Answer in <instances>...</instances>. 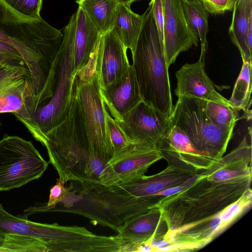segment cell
<instances>
[{
	"mask_svg": "<svg viewBox=\"0 0 252 252\" xmlns=\"http://www.w3.org/2000/svg\"><path fill=\"white\" fill-rule=\"evenodd\" d=\"M39 142L46 148L50 162L64 183L112 185L111 168L90 142L74 92L67 116L44 133Z\"/></svg>",
	"mask_w": 252,
	"mask_h": 252,
	"instance_id": "cell-1",
	"label": "cell"
},
{
	"mask_svg": "<svg viewBox=\"0 0 252 252\" xmlns=\"http://www.w3.org/2000/svg\"><path fill=\"white\" fill-rule=\"evenodd\" d=\"M69 182L64 197L48 212L79 215L117 232L131 219L158 203L155 197H136L115 187Z\"/></svg>",
	"mask_w": 252,
	"mask_h": 252,
	"instance_id": "cell-2",
	"label": "cell"
},
{
	"mask_svg": "<svg viewBox=\"0 0 252 252\" xmlns=\"http://www.w3.org/2000/svg\"><path fill=\"white\" fill-rule=\"evenodd\" d=\"M252 175L225 181L208 177L204 171L183 190L157 206L163 211L169 231L210 218L241 198L251 189Z\"/></svg>",
	"mask_w": 252,
	"mask_h": 252,
	"instance_id": "cell-3",
	"label": "cell"
},
{
	"mask_svg": "<svg viewBox=\"0 0 252 252\" xmlns=\"http://www.w3.org/2000/svg\"><path fill=\"white\" fill-rule=\"evenodd\" d=\"M133 64L142 100L170 116L173 108L168 67L152 6L145 11Z\"/></svg>",
	"mask_w": 252,
	"mask_h": 252,
	"instance_id": "cell-4",
	"label": "cell"
},
{
	"mask_svg": "<svg viewBox=\"0 0 252 252\" xmlns=\"http://www.w3.org/2000/svg\"><path fill=\"white\" fill-rule=\"evenodd\" d=\"M63 36L41 17H26L0 0V41L19 52L30 72L37 70L42 60L60 46Z\"/></svg>",
	"mask_w": 252,
	"mask_h": 252,
	"instance_id": "cell-5",
	"label": "cell"
},
{
	"mask_svg": "<svg viewBox=\"0 0 252 252\" xmlns=\"http://www.w3.org/2000/svg\"><path fill=\"white\" fill-rule=\"evenodd\" d=\"M206 101L190 96L178 97L169 116L171 126L181 129L197 152L218 161L226 151L234 128L214 125L207 116Z\"/></svg>",
	"mask_w": 252,
	"mask_h": 252,
	"instance_id": "cell-6",
	"label": "cell"
},
{
	"mask_svg": "<svg viewBox=\"0 0 252 252\" xmlns=\"http://www.w3.org/2000/svg\"><path fill=\"white\" fill-rule=\"evenodd\" d=\"M96 52L84 68L75 72L74 94L80 105L87 132L96 153L109 163L114 151L106 123L104 103L95 68Z\"/></svg>",
	"mask_w": 252,
	"mask_h": 252,
	"instance_id": "cell-7",
	"label": "cell"
},
{
	"mask_svg": "<svg viewBox=\"0 0 252 252\" xmlns=\"http://www.w3.org/2000/svg\"><path fill=\"white\" fill-rule=\"evenodd\" d=\"M76 15L73 14L63 28V39L60 49V60L54 93L44 105L37 108L36 124L39 141L42 135L61 123L67 116L74 94L73 80L75 73L73 59Z\"/></svg>",
	"mask_w": 252,
	"mask_h": 252,
	"instance_id": "cell-8",
	"label": "cell"
},
{
	"mask_svg": "<svg viewBox=\"0 0 252 252\" xmlns=\"http://www.w3.org/2000/svg\"><path fill=\"white\" fill-rule=\"evenodd\" d=\"M48 164L32 141L4 134L0 140V191L18 188L39 178Z\"/></svg>",
	"mask_w": 252,
	"mask_h": 252,
	"instance_id": "cell-9",
	"label": "cell"
},
{
	"mask_svg": "<svg viewBox=\"0 0 252 252\" xmlns=\"http://www.w3.org/2000/svg\"><path fill=\"white\" fill-rule=\"evenodd\" d=\"M38 107L28 74L14 70L0 82V113H13L35 139L38 135L35 121Z\"/></svg>",
	"mask_w": 252,
	"mask_h": 252,
	"instance_id": "cell-10",
	"label": "cell"
},
{
	"mask_svg": "<svg viewBox=\"0 0 252 252\" xmlns=\"http://www.w3.org/2000/svg\"><path fill=\"white\" fill-rule=\"evenodd\" d=\"M116 121L132 143L155 148L171 127L169 116L143 100Z\"/></svg>",
	"mask_w": 252,
	"mask_h": 252,
	"instance_id": "cell-11",
	"label": "cell"
},
{
	"mask_svg": "<svg viewBox=\"0 0 252 252\" xmlns=\"http://www.w3.org/2000/svg\"><path fill=\"white\" fill-rule=\"evenodd\" d=\"M163 14V45L167 67L174 63L180 53L193 45L199 39L186 21L181 0H161Z\"/></svg>",
	"mask_w": 252,
	"mask_h": 252,
	"instance_id": "cell-12",
	"label": "cell"
},
{
	"mask_svg": "<svg viewBox=\"0 0 252 252\" xmlns=\"http://www.w3.org/2000/svg\"><path fill=\"white\" fill-rule=\"evenodd\" d=\"M168 230L163 211L156 206L131 219L115 236L121 244V252H137L142 244L164 237Z\"/></svg>",
	"mask_w": 252,
	"mask_h": 252,
	"instance_id": "cell-13",
	"label": "cell"
},
{
	"mask_svg": "<svg viewBox=\"0 0 252 252\" xmlns=\"http://www.w3.org/2000/svg\"><path fill=\"white\" fill-rule=\"evenodd\" d=\"M157 148L168 165L195 173L205 171L218 162L197 152L185 133L175 126H171Z\"/></svg>",
	"mask_w": 252,
	"mask_h": 252,
	"instance_id": "cell-14",
	"label": "cell"
},
{
	"mask_svg": "<svg viewBox=\"0 0 252 252\" xmlns=\"http://www.w3.org/2000/svg\"><path fill=\"white\" fill-rule=\"evenodd\" d=\"M126 50L111 30L101 35L95 63L101 89L117 81L128 69L130 64Z\"/></svg>",
	"mask_w": 252,
	"mask_h": 252,
	"instance_id": "cell-15",
	"label": "cell"
},
{
	"mask_svg": "<svg viewBox=\"0 0 252 252\" xmlns=\"http://www.w3.org/2000/svg\"><path fill=\"white\" fill-rule=\"evenodd\" d=\"M161 158L162 156L157 148L139 144H132L109 162L113 172L111 186L145 175L149 167Z\"/></svg>",
	"mask_w": 252,
	"mask_h": 252,
	"instance_id": "cell-16",
	"label": "cell"
},
{
	"mask_svg": "<svg viewBox=\"0 0 252 252\" xmlns=\"http://www.w3.org/2000/svg\"><path fill=\"white\" fill-rule=\"evenodd\" d=\"M176 77L175 94L178 97L190 96L232 107L228 100L217 91L213 82L207 76L205 62L199 60L194 63H185L176 72Z\"/></svg>",
	"mask_w": 252,
	"mask_h": 252,
	"instance_id": "cell-17",
	"label": "cell"
},
{
	"mask_svg": "<svg viewBox=\"0 0 252 252\" xmlns=\"http://www.w3.org/2000/svg\"><path fill=\"white\" fill-rule=\"evenodd\" d=\"M100 93L110 115L117 121L143 100L132 64L117 81L100 89Z\"/></svg>",
	"mask_w": 252,
	"mask_h": 252,
	"instance_id": "cell-18",
	"label": "cell"
},
{
	"mask_svg": "<svg viewBox=\"0 0 252 252\" xmlns=\"http://www.w3.org/2000/svg\"><path fill=\"white\" fill-rule=\"evenodd\" d=\"M197 174L168 165L166 169L156 174L144 175L113 187L119 188L136 197H148L168 188L182 185Z\"/></svg>",
	"mask_w": 252,
	"mask_h": 252,
	"instance_id": "cell-19",
	"label": "cell"
},
{
	"mask_svg": "<svg viewBox=\"0 0 252 252\" xmlns=\"http://www.w3.org/2000/svg\"><path fill=\"white\" fill-rule=\"evenodd\" d=\"M75 14L76 28L73 59L76 72L88 65L92 60L101 34L81 8L79 7Z\"/></svg>",
	"mask_w": 252,
	"mask_h": 252,
	"instance_id": "cell-20",
	"label": "cell"
},
{
	"mask_svg": "<svg viewBox=\"0 0 252 252\" xmlns=\"http://www.w3.org/2000/svg\"><path fill=\"white\" fill-rule=\"evenodd\" d=\"M58 226L57 223H41L13 216L0 203V233H14L36 238L46 245L48 252H54Z\"/></svg>",
	"mask_w": 252,
	"mask_h": 252,
	"instance_id": "cell-21",
	"label": "cell"
},
{
	"mask_svg": "<svg viewBox=\"0 0 252 252\" xmlns=\"http://www.w3.org/2000/svg\"><path fill=\"white\" fill-rule=\"evenodd\" d=\"M144 13L138 15L130 6L119 3L114 24L111 31L132 54L141 32Z\"/></svg>",
	"mask_w": 252,
	"mask_h": 252,
	"instance_id": "cell-22",
	"label": "cell"
},
{
	"mask_svg": "<svg viewBox=\"0 0 252 252\" xmlns=\"http://www.w3.org/2000/svg\"><path fill=\"white\" fill-rule=\"evenodd\" d=\"M252 0H236L233 9L229 34L238 48L243 61L252 62V53L247 47L246 36L250 23L252 21Z\"/></svg>",
	"mask_w": 252,
	"mask_h": 252,
	"instance_id": "cell-23",
	"label": "cell"
},
{
	"mask_svg": "<svg viewBox=\"0 0 252 252\" xmlns=\"http://www.w3.org/2000/svg\"><path fill=\"white\" fill-rule=\"evenodd\" d=\"M75 1L101 35L112 29L119 4L117 0H76Z\"/></svg>",
	"mask_w": 252,
	"mask_h": 252,
	"instance_id": "cell-24",
	"label": "cell"
},
{
	"mask_svg": "<svg viewBox=\"0 0 252 252\" xmlns=\"http://www.w3.org/2000/svg\"><path fill=\"white\" fill-rule=\"evenodd\" d=\"M187 24L193 33L200 40L201 54L199 60L204 62L207 49V33L208 32V12L202 2L198 0H181Z\"/></svg>",
	"mask_w": 252,
	"mask_h": 252,
	"instance_id": "cell-25",
	"label": "cell"
},
{
	"mask_svg": "<svg viewBox=\"0 0 252 252\" xmlns=\"http://www.w3.org/2000/svg\"><path fill=\"white\" fill-rule=\"evenodd\" d=\"M252 62L243 61V65L235 82L232 94L228 101L236 111L242 110L247 114H252L251 106L252 94Z\"/></svg>",
	"mask_w": 252,
	"mask_h": 252,
	"instance_id": "cell-26",
	"label": "cell"
},
{
	"mask_svg": "<svg viewBox=\"0 0 252 252\" xmlns=\"http://www.w3.org/2000/svg\"><path fill=\"white\" fill-rule=\"evenodd\" d=\"M48 252L46 245L32 237L10 232L0 233V252Z\"/></svg>",
	"mask_w": 252,
	"mask_h": 252,
	"instance_id": "cell-27",
	"label": "cell"
},
{
	"mask_svg": "<svg viewBox=\"0 0 252 252\" xmlns=\"http://www.w3.org/2000/svg\"><path fill=\"white\" fill-rule=\"evenodd\" d=\"M206 111L210 121L220 128H234L237 121V111L225 104L207 101Z\"/></svg>",
	"mask_w": 252,
	"mask_h": 252,
	"instance_id": "cell-28",
	"label": "cell"
},
{
	"mask_svg": "<svg viewBox=\"0 0 252 252\" xmlns=\"http://www.w3.org/2000/svg\"><path fill=\"white\" fill-rule=\"evenodd\" d=\"M104 107L106 123L114 151V158L134 143L128 139L118 122L110 115L105 105Z\"/></svg>",
	"mask_w": 252,
	"mask_h": 252,
	"instance_id": "cell-29",
	"label": "cell"
},
{
	"mask_svg": "<svg viewBox=\"0 0 252 252\" xmlns=\"http://www.w3.org/2000/svg\"><path fill=\"white\" fill-rule=\"evenodd\" d=\"M18 13L30 18H41L40 11L42 0H4Z\"/></svg>",
	"mask_w": 252,
	"mask_h": 252,
	"instance_id": "cell-30",
	"label": "cell"
},
{
	"mask_svg": "<svg viewBox=\"0 0 252 252\" xmlns=\"http://www.w3.org/2000/svg\"><path fill=\"white\" fill-rule=\"evenodd\" d=\"M202 2L205 9L212 14H220L233 10L235 3L233 0H203Z\"/></svg>",
	"mask_w": 252,
	"mask_h": 252,
	"instance_id": "cell-31",
	"label": "cell"
},
{
	"mask_svg": "<svg viewBox=\"0 0 252 252\" xmlns=\"http://www.w3.org/2000/svg\"><path fill=\"white\" fill-rule=\"evenodd\" d=\"M149 4L152 6L160 40L163 44V14L161 0H151Z\"/></svg>",
	"mask_w": 252,
	"mask_h": 252,
	"instance_id": "cell-32",
	"label": "cell"
},
{
	"mask_svg": "<svg viewBox=\"0 0 252 252\" xmlns=\"http://www.w3.org/2000/svg\"><path fill=\"white\" fill-rule=\"evenodd\" d=\"M0 64L29 73L27 67L23 61L10 58L0 54Z\"/></svg>",
	"mask_w": 252,
	"mask_h": 252,
	"instance_id": "cell-33",
	"label": "cell"
},
{
	"mask_svg": "<svg viewBox=\"0 0 252 252\" xmlns=\"http://www.w3.org/2000/svg\"><path fill=\"white\" fill-rule=\"evenodd\" d=\"M0 54L10 58L24 61V60L20 54L14 47L9 44L0 41Z\"/></svg>",
	"mask_w": 252,
	"mask_h": 252,
	"instance_id": "cell-34",
	"label": "cell"
},
{
	"mask_svg": "<svg viewBox=\"0 0 252 252\" xmlns=\"http://www.w3.org/2000/svg\"><path fill=\"white\" fill-rule=\"evenodd\" d=\"M118 2L120 4H123L129 6H130L131 4L138 0H117Z\"/></svg>",
	"mask_w": 252,
	"mask_h": 252,
	"instance_id": "cell-35",
	"label": "cell"
},
{
	"mask_svg": "<svg viewBox=\"0 0 252 252\" xmlns=\"http://www.w3.org/2000/svg\"><path fill=\"white\" fill-rule=\"evenodd\" d=\"M3 66H4V65H2V64H0V69L2 67H3Z\"/></svg>",
	"mask_w": 252,
	"mask_h": 252,
	"instance_id": "cell-36",
	"label": "cell"
},
{
	"mask_svg": "<svg viewBox=\"0 0 252 252\" xmlns=\"http://www.w3.org/2000/svg\"><path fill=\"white\" fill-rule=\"evenodd\" d=\"M198 0L201 1V2L203 1V0Z\"/></svg>",
	"mask_w": 252,
	"mask_h": 252,
	"instance_id": "cell-37",
	"label": "cell"
},
{
	"mask_svg": "<svg viewBox=\"0 0 252 252\" xmlns=\"http://www.w3.org/2000/svg\"><path fill=\"white\" fill-rule=\"evenodd\" d=\"M233 0L235 2V0Z\"/></svg>",
	"mask_w": 252,
	"mask_h": 252,
	"instance_id": "cell-38",
	"label": "cell"
},
{
	"mask_svg": "<svg viewBox=\"0 0 252 252\" xmlns=\"http://www.w3.org/2000/svg\"></svg>",
	"mask_w": 252,
	"mask_h": 252,
	"instance_id": "cell-39",
	"label": "cell"
}]
</instances>
